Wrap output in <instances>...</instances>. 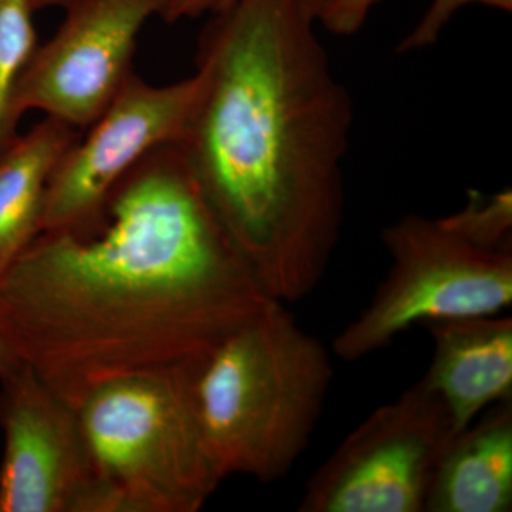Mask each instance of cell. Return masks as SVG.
<instances>
[{"mask_svg":"<svg viewBox=\"0 0 512 512\" xmlns=\"http://www.w3.org/2000/svg\"><path fill=\"white\" fill-rule=\"evenodd\" d=\"M197 90L195 74L153 86L134 73L57 163L46 187L40 232L82 220L138 161L157 147L177 143Z\"/></svg>","mask_w":512,"mask_h":512,"instance_id":"obj_9","label":"cell"},{"mask_svg":"<svg viewBox=\"0 0 512 512\" xmlns=\"http://www.w3.org/2000/svg\"><path fill=\"white\" fill-rule=\"evenodd\" d=\"M382 239L392 264L369 305L333 339L343 362L389 348L413 325L510 308L512 252L473 247L439 220L416 214L393 222Z\"/></svg>","mask_w":512,"mask_h":512,"instance_id":"obj_5","label":"cell"},{"mask_svg":"<svg viewBox=\"0 0 512 512\" xmlns=\"http://www.w3.org/2000/svg\"><path fill=\"white\" fill-rule=\"evenodd\" d=\"M380 0H335L319 22L333 35L349 36L365 25Z\"/></svg>","mask_w":512,"mask_h":512,"instance_id":"obj_16","label":"cell"},{"mask_svg":"<svg viewBox=\"0 0 512 512\" xmlns=\"http://www.w3.org/2000/svg\"><path fill=\"white\" fill-rule=\"evenodd\" d=\"M55 35L37 46L16 86L15 114L28 111L82 130L92 126L133 76L148 20L174 22L175 0H69Z\"/></svg>","mask_w":512,"mask_h":512,"instance_id":"obj_7","label":"cell"},{"mask_svg":"<svg viewBox=\"0 0 512 512\" xmlns=\"http://www.w3.org/2000/svg\"><path fill=\"white\" fill-rule=\"evenodd\" d=\"M191 362L117 377L77 404L103 512H198L224 481L195 409Z\"/></svg>","mask_w":512,"mask_h":512,"instance_id":"obj_4","label":"cell"},{"mask_svg":"<svg viewBox=\"0 0 512 512\" xmlns=\"http://www.w3.org/2000/svg\"><path fill=\"white\" fill-rule=\"evenodd\" d=\"M457 238L491 252H512V194L510 188L493 195L470 191L466 207L437 218Z\"/></svg>","mask_w":512,"mask_h":512,"instance_id":"obj_14","label":"cell"},{"mask_svg":"<svg viewBox=\"0 0 512 512\" xmlns=\"http://www.w3.org/2000/svg\"><path fill=\"white\" fill-rule=\"evenodd\" d=\"M231 2H234V0H225V2H224V6H222V8H225V6L229 5V3H231ZM222 8H221V9H222ZM221 9H220V10H221Z\"/></svg>","mask_w":512,"mask_h":512,"instance_id":"obj_20","label":"cell"},{"mask_svg":"<svg viewBox=\"0 0 512 512\" xmlns=\"http://www.w3.org/2000/svg\"><path fill=\"white\" fill-rule=\"evenodd\" d=\"M512 510V399L497 403L451 439L424 512Z\"/></svg>","mask_w":512,"mask_h":512,"instance_id":"obj_11","label":"cell"},{"mask_svg":"<svg viewBox=\"0 0 512 512\" xmlns=\"http://www.w3.org/2000/svg\"><path fill=\"white\" fill-rule=\"evenodd\" d=\"M456 434L446 404L419 380L350 431L309 478L298 511L423 512Z\"/></svg>","mask_w":512,"mask_h":512,"instance_id":"obj_6","label":"cell"},{"mask_svg":"<svg viewBox=\"0 0 512 512\" xmlns=\"http://www.w3.org/2000/svg\"><path fill=\"white\" fill-rule=\"evenodd\" d=\"M473 3L491 6V8L504 10V12L512 10V0H433L412 32L403 37L402 42L397 46V52H417V50L433 46L458 10L473 5Z\"/></svg>","mask_w":512,"mask_h":512,"instance_id":"obj_15","label":"cell"},{"mask_svg":"<svg viewBox=\"0 0 512 512\" xmlns=\"http://www.w3.org/2000/svg\"><path fill=\"white\" fill-rule=\"evenodd\" d=\"M0 512H103L76 407L29 366L0 377Z\"/></svg>","mask_w":512,"mask_h":512,"instance_id":"obj_8","label":"cell"},{"mask_svg":"<svg viewBox=\"0 0 512 512\" xmlns=\"http://www.w3.org/2000/svg\"><path fill=\"white\" fill-rule=\"evenodd\" d=\"M298 5L301 6L302 12L308 16L313 22H319L323 13L329 9L335 0H296Z\"/></svg>","mask_w":512,"mask_h":512,"instance_id":"obj_18","label":"cell"},{"mask_svg":"<svg viewBox=\"0 0 512 512\" xmlns=\"http://www.w3.org/2000/svg\"><path fill=\"white\" fill-rule=\"evenodd\" d=\"M79 137L46 117L0 154V279L39 234L50 175Z\"/></svg>","mask_w":512,"mask_h":512,"instance_id":"obj_12","label":"cell"},{"mask_svg":"<svg viewBox=\"0 0 512 512\" xmlns=\"http://www.w3.org/2000/svg\"><path fill=\"white\" fill-rule=\"evenodd\" d=\"M212 15L175 146L266 295L298 302L339 242L352 100L296 0H234Z\"/></svg>","mask_w":512,"mask_h":512,"instance_id":"obj_2","label":"cell"},{"mask_svg":"<svg viewBox=\"0 0 512 512\" xmlns=\"http://www.w3.org/2000/svg\"><path fill=\"white\" fill-rule=\"evenodd\" d=\"M333 367L329 350L272 301L191 362V389L222 478L271 484L291 473L311 443Z\"/></svg>","mask_w":512,"mask_h":512,"instance_id":"obj_3","label":"cell"},{"mask_svg":"<svg viewBox=\"0 0 512 512\" xmlns=\"http://www.w3.org/2000/svg\"><path fill=\"white\" fill-rule=\"evenodd\" d=\"M30 0H0V154L19 136L16 86L36 50Z\"/></svg>","mask_w":512,"mask_h":512,"instance_id":"obj_13","label":"cell"},{"mask_svg":"<svg viewBox=\"0 0 512 512\" xmlns=\"http://www.w3.org/2000/svg\"><path fill=\"white\" fill-rule=\"evenodd\" d=\"M18 365H20L19 360L10 352L8 346L0 340V377L8 375Z\"/></svg>","mask_w":512,"mask_h":512,"instance_id":"obj_19","label":"cell"},{"mask_svg":"<svg viewBox=\"0 0 512 512\" xmlns=\"http://www.w3.org/2000/svg\"><path fill=\"white\" fill-rule=\"evenodd\" d=\"M33 9L40 10L64 6L69 0H30ZM225 0H175L174 22L184 18H198L205 13L218 12Z\"/></svg>","mask_w":512,"mask_h":512,"instance_id":"obj_17","label":"cell"},{"mask_svg":"<svg viewBox=\"0 0 512 512\" xmlns=\"http://www.w3.org/2000/svg\"><path fill=\"white\" fill-rule=\"evenodd\" d=\"M434 343L423 382L439 394L456 433L512 397V318L470 316L423 323Z\"/></svg>","mask_w":512,"mask_h":512,"instance_id":"obj_10","label":"cell"},{"mask_svg":"<svg viewBox=\"0 0 512 512\" xmlns=\"http://www.w3.org/2000/svg\"><path fill=\"white\" fill-rule=\"evenodd\" d=\"M274 301L175 143L0 279V340L76 407L94 387L207 353Z\"/></svg>","mask_w":512,"mask_h":512,"instance_id":"obj_1","label":"cell"}]
</instances>
